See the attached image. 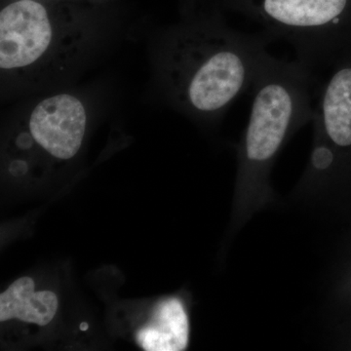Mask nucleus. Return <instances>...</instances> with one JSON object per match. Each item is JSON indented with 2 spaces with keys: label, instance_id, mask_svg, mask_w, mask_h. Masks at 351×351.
<instances>
[{
  "label": "nucleus",
  "instance_id": "nucleus-7",
  "mask_svg": "<svg viewBox=\"0 0 351 351\" xmlns=\"http://www.w3.org/2000/svg\"><path fill=\"white\" fill-rule=\"evenodd\" d=\"M80 329H82V331H86V330L88 329L87 323H82V324L80 325Z\"/></svg>",
  "mask_w": 351,
  "mask_h": 351
},
{
  "label": "nucleus",
  "instance_id": "nucleus-2",
  "mask_svg": "<svg viewBox=\"0 0 351 351\" xmlns=\"http://www.w3.org/2000/svg\"><path fill=\"white\" fill-rule=\"evenodd\" d=\"M86 32L69 14L38 0H16L0 12V69L6 78L40 83L62 75L82 49Z\"/></svg>",
  "mask_w": 351,
  "mask_h": 351
},
{
  "label": "nucleus",
  "instance_id": "nucleus-4",
  "mask_svg": "<svg viewBox=\"0 0 351 351\" xmlns=\"http://www.w3.org/2000/svg\"><path fill=\"white\" fill-rule=\"evenodd\" d=\"M27 113V131L18 137L21 149L34 144L59 160H69L82 147L87 127V110L75 95L60 93L44 98Z\"/></svg>",
  "mask_w": 351,
  "mask_h": 351
},
{
  "label": "nucleus",
  "instance_id": "nucleus-5",
  "mask_svg": "<svg viewBox=\"0 0 351 351\" xmlns=\"http://www.w3.org/2000/svg\"><path fill=\"white\" fill-rule=\"evenodd\" d=\"M189 319L179 300L159 302L151 321L137 332V341L147 351H181L189 343Z\"/></svg>",
  "mask_w": 351,
  "mask_h": 351
},
{
  "label": "nucleus",
  "instance_id": "nucleus-1",
  "mask_svg": "<svg viewBox=\"0 0 351 351\" xmlns=\"http://www.w3.org/2000/svg\"><path fill=\"white\" fill-rule=\"evenodd\" d=\"M269 43L262 32L234 31L218 15L189 18L163 45L160 71L170 101L198 119L221 117L253 86Z\"/></svg>",
  "mask_w": 351,
  "mask_h": 351
},
{
  "label": "nucleus",
  "instance_id": "nucleus-6",
  "mask_svg": "<svg viewBox=\"0 0 351 351\" xmlns=\"http://www.w3.org/2000/svg\"><path fill=\"white\" fill-rule=\"evenodd\" d=\"M31 277H22L0 295V321L19 319L39 326L49 324L57 313V295L51 291H34Z\"/></svg>",
  "mask_w": 351,
  "mask_h": 351
},
{
  "label": "nucleus",
  "instance_id": "nucleus-3",
  "mask_svg": "<svg viewBox=\"0 0 351 351\" xmlns=\"http://www.w3.org/2000/svg\"><path fill=\"white\" fill-rule=\"evenodd\" d=\"M263 27L269 41L283 40L295 61L311 71L332 68L351 45V0H228Z\"/></svg>",
  "mask_w": 351,
  "mask_h": 351
}]
</instances>
